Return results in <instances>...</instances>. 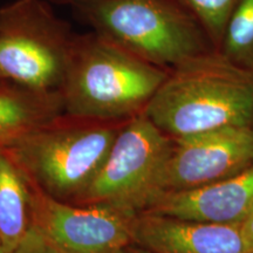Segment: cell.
<instances>
[{
	"mask_svg": "<svg viewBox=\"0 0 253 253\" xmlns=\"http://www.w3.org/2000/svg\"><path fill=\"white\" fill-rule=\"evenodd\" d=\"M169 72L97 32L77 34L60 91L63 115L99 122L130 120L144 112Z\"/></svg>",
	"mask_w": 253,
	"mask_h": 253,
	"instance_id": "1",
	"label": "cell"
},
{
	"mask_svg": "<svg viewBox=\"0 0 253 253\" xmlns=\"http://www.w3.org/2000/svg\"><path fill=\"white\" fill-rule=\"evenodd\" d=\"M143 113L173 138L250 126L253 73L213 50L170 69Z\"/></svg>",
	"mask_w": 253,
	"mask_h": 253,
	"instance_id": "2",
	"label": "cell"
},
{
	"mask_svg": "<svg viewBox=\"0 0 253 253\" xmlns=\"http://www.w3.org/2000/svg\"><path fill=\"white\" fill-rule=\"evenodd\" d=\"M125 122L62 115L4 148L34 189L74 203L99 172Z\"/></svg>",
	"mask_w": 253,
	"mask_h": 253,
	"instance_id": "3",
	"label": "cell"
},
{
	"mask_svg": "<svg viewBox=\"0 0 253 253\" xmlns=\"http://www.w3.org/2000/svg\"><path fill=\"white\" fill-rule=\"evenodd\" d=\"M75 8L93 31L158 67L172 69L216 50L177 0H88Z\"/></svg>",
	"mask_w": 253,
	"mask_h": 253,
	"instance_id": "4",
	"label": "cell"
},
{
	"mask_svg": "<svg viewBox=\"0 0 253 253\" xmlns=\"http://www.w3.org/2000/svg\"><path fill=\"white\" fill-rule=\"evenodd\" d=\"M77 34L46 0L0 7V78L39 93H60Z\"/></svg>",
	"mask_w": 253,
	"mask_h": 253,
	"instance_id": "5",
	"label": "cell"
},
{
	"mask_svg": "<svg viewBox=\"0 0 253 253\" xmlns=\"http://www.w3.org/2000/svg\"><path fill=\"white\" fill-rule=\"evenodd\" d=\"M173 138L144 113L126 120L93 182L74 203L144 212L162 194Z\"/></svg>",
	"mask_w": 253,
	"mask_h": 253,
	"instance_id": "6",
	"label": "cell"
},
{
	"mask_svg": "<svg viewBox=\"0 0 253 253\" xmlns=\"http://www.w3.org/2000/svg\"><path fill=\"white\" fill-rule=\"evenodd\" d=\"M136 213L62 202L33 188V225L63 253H123L134 244Z\"/></svg>",
	"mask_w": 253,
	"mask_h": 253,
	"instance_id": "7",
	"label": "cell"
},
{
	"mask_svg": "<svg viewBox=\"0 0 253 253\" xmlns=\"http://www.w3.org/2000/svg\"><path fill=\"white\" fill-rule=\"evenodd\" d=\"M251 166V126H224L173 138L171 154L163 172L161 195L210 184Z\"/></svg>",
	"mask_w": 253,
	"mask_h": 253,
	"instance_id": "8",
	"label": "cell"
},
{
	"mask_svg": "<svg viewBox=\"0 0 253 253\" xmlns=\"http://www.w3.org/2000/svg\"><path fill=\"white\" fill-rule=\"evenodd\" d=\"M134 244L155 253H253L240 224H218L141 212L132 225Z\"/></svg>",
	"mask_w": 253,
	"mask_h": 253,
	"instance_id": "9",
	"label": "cell"
},
{
	"mask_svg": "<svg viewBox=\"0 0 253 253\" xmlns=\"http://www.w3.org/2000/svg\"><path fill=\"white\" fill-rule=\"evenodd\" d=\"M253 209V166L198 188L161 195L144 212L218 224H240Z\"/></svg>",
	"mask_w": 253,
	"mask_h": 253,
	"instance_id": "10",
	"label": "cell"
},
{
	"mask_svg": "<svg viewBox=\"0 0 253 253\" xmlns=\"http://www.w3.org/2000/svg\"><path fill=\"white\" fill-rule=\"evenodd\" d=\"M63 115L60 93H39L12 82L0 84V147Z\"/></svg>",
	"mask_w": 253,
	"mask_h": 253,
	"instance_id": "11",
	"label": "cell"
},
{
	"mask_svg": "<svg viewBox=\"0 0 253 253\" xmlns=\"http://www.w3.org/2000/svg\"><path fill=\"white\" fill-rule=\"evenodd\" d=\"M33 226V186L0 147V242L2 253L17 246Z\"/></svg>",
	"mask_w": 253,
	"mask_h": 253,
	"instance_id": "12",
	"label": "cell"
},
{
	"mask_svg": "<svg viewBox=\"0 0 253 253\" xmlns=\"http://www.w3.org/2000/svg\"><path fill=\"white\" fill-rule=\"evenodd\" d=\"M218 52L253 73V0H242L224 32Z\"/></svg>",
	"mask_w": 253,
	"mask_h": 253,
	"instance_id": "13",
	"label": "cell"
},
{
	"mask_svg": "<svg viewBox=\"0 0 253 253\" xmlns=\"http://www.w3.org/2000/svg\"><path fill=\"white\" fill-rule=\"evenodd\" d=\"M202 25L216 50L219 49L224 32L242 0H177Z\"/></svg>",
	"mask_w": 253,
	"mask_h": 253,
	"instance_id": "14",
	"label": "cell"
},
{
	"mask_svg": "<svg viewBox=\"0 0 253 253\" xmlns=\"http://www.w3.org/2000/svg\"><path fill=\"white\" fill-rule=\"evenodd\" d=\"M5 253H63L36 226H32L27 235L11 251Z\"/></svg>",
	"mask_w": 253,
	"mask_h": 253,
	"instance_id": "15",
	"label": "cell"
},
{
	"mask_svg": "<svg viewBox=\"0 0 253 253\" xmlns=\"http://www.w3.org/2000/svg\"><path fill=\"white\" fill-rule=\"evenodd\" d=\"M240 230H242L243 236L253 251V209L245 219L240 223Z\"/></svg>",
	"mask_w": 253,
	"mask_h": 253,
	"instance_id": "16",
	"label": "cell"
},
{
	"mask_svg": "<svg viewBox=\"0 0 253 253\" xmlns=\"http://www.w3.org/2000/svg\"><path fill=\"white\" fill-rule=\"evenodd\" d=\"M123 253H155V252L150 251V250H148V249L142 248V246L137 245V244H131L126 249V251Z\"/></svg>",
	"mask_w": 253,
	"mask_h": 253,
	"instance_id": "17",
	"label": "cell"
},
{
	"mask_svg": "<svg viewBox=\"0 0 253 253\" xmlns=\"http://www.w3.org/2000/svg\"><path fill=\"white\" fill-rule=\"evenodd\" d=\"M48 2H54V4H61V5H73L74 7L84 4V2L88 1V0H46Z\"/></svg>",
	"mask_w": 253,
	"mask_h": 253,
	"instance_id": "18",
	"label": "cell"
},
{
	"mask_svg": "<svg viewBox=\"0 0 253 253\" xmlns=\"http://www.w3.org/2000/svg\"><path fill=\"white\" fill-rule=\"evenodd\" d=\"M0 253H2V246H1V242H0Z\"/></svg>",
	"mask_w": 253,
	"mask_h": 253,
	"instance_id": "19",
	"label": "cell"
},
{
	"mask_svg": "<svg viewBox=\"0 0 253 253\" xmlns=\"http://www.w3.org/2000/svg\"><path fill=\"white\" fill-rule=\"evenodd\" d=\"M2 82H6V81H5V80H2V79H1V78H0V84H2ZM7 82H8V81H7Z\"/></svg>",
	"mask_w": 253,
	"mask_h": 253,
	"instance_id": "20",
	"label": "cell"
},
{
	"mask_svg": "<svg viewBox=\"0 0 253 253\" xmlns=\"http://www.w3.org/2000/svg\"><path fill=\"white\" fill-rule=\"evenodd\" d=\"M250 126H251L252 129H253V119H252V122H251V125H250Z\"/></svg>",
	"mask_w": 253,
	"mask_h": 253,
	"instance_id": "21",
	"label": "cell"
}]
</instances>
